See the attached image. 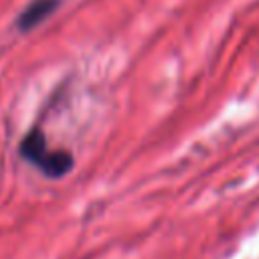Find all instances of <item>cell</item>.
Segmentation results:
<instances>
[{"label": "cell", "mask_w": 259, "mask_h": 259, "mask_svg": "<svg viewBox=\"0 0 259 259\" xmlns=\"http://www.w3.org/2000/svg\"><path fill=\"white\" fill-rule=\"evenodd\" d=\"M20 154L42 174L61 178L73 168V156L65 150H49L40 130H30L20 142Z\"/></svg>", "instance_id": "1"}, {"label": "cell", "mask_w": 259, "mask_h": 259, "mask_svg": "<svg viewBox=\"0 0 259 259\" xmlns=\"http://www.w3.org/2000/svg\"><path fill=\"white\" fill-rule=\"evenodd\" d=\"M61 6V0H30L28 6L18 14L16 26L18 30H30L38 26L42 20H47L57 8Z\"/></svg>", "instance_id": "2"}]
</instances>
